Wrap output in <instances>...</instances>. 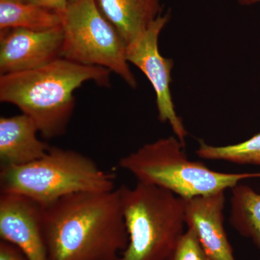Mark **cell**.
<instances>
[{"label": "cell", "instance_id": "6da1fadb", "mask_svg": "<svg viewBox=\"0 0 260 260\" xmlns=\"http://www.w3.org/2000/svg\"><path fill=\"white\" fill-rule=\"evenodd\" d=\"M49 260H118L129 242L119 189L80 192L44 207Z\"/></svg>", "mask_w": 260, "mask_h": 260}, {"label": "cell", "instance_id": "7a4b0ae2", "mask_svg": "<svg viewBox=\"0 0 260 260\" xmlns=\"http://www.w3.org/2000/svg\"><path fill=\"white\" fill-rule=\"evenodd\" d=\"M111 73L102 67L60 57L37 69L0 75V101L30 116L44 139H54L68 129L75 110V90L89 81L107 88Z\"/></svg>", "mask_w": 260, "mask_h": 260}, {"label": "cell", "instance_id": "3957f363", "mask_svg": "<svg viewBox=\"0 0 260 260\" xmlns=\"http://www.w3.org/2000/svg\"><path fill=\"white\" fill-rule=\"evenodd\" d=\"M112 174L73 150L51 147L42 158L21 166L1 167V193L21 194L43 207L68 195L115 189Z\"/></svg>", "mask_w": 260, "mask_h": 260}, {"label": "cell", "instance_id": "277c9868", "mask_svg": "<svg viewBox=\"0 0 260 260\" xmlns=\"http://www.w3.org/2000/svg\"><path fill=\"white\" fill-rule=\"evenodd\" d=\"M119 189L129 242L118 260H165L185 232L184 199L140 181Z\"/></svg>", "mask_w": 260, "mask_h": 260}, {"label": "cell", "instance_id": "5b68a950", "mask_svg": "<svg viewBox=\"0 0 260 260\" xmlns=\"http://www.w3.org/2000/svg\"><path fill=\"white\" fill-rule=\"evenodd\" d=\"M183 147L177 137L160 138L122 157L119 165L138 181L167 189L182 199L225 191L244 179L260 178V172L229 174L211 170L202 162L189 160Z\"/></svg>", "mask_w": 260, "mask_h": 260}, {"label": "cell", "instance_id": "8992f818", "mask_svg": "<svg viewBox=\"0 0 260 260\" xmlns=\"http://www.w3.org/2000/svg\"><path fill=\"white\" fill-rule=\"evenodd\" d=\"M61 15V57L115 73L131 88L138 86L126 56V44L99 10L95 0H73Z\"/></svg>", "mask_w": 260, "mask_h": 260}, {"label": "cell", "instance_id": "52a82bcc", "mask_svg": "<svg viewBox=\"0 0 260 260\" xmlns=\"http://www.w3.org/2000/svg\"><path fill=\"white\" fill-rule=\"evenodd\" d=\"M169 18V13L159 15L139 37L126 45V56L128 62L139 68L152 84L156 94L159 120L170 124L184 146L187 131L176 112L170 89L174 62L162 56L158 49L160 32Z\"/></svg>", "mask_w": 260, "mask_h": 260}, {"label": "cell", "instance_id": "ba28073f", "mask_svg": "<svg viewBox=\"0 0 260 260\" xmlns=\"http://www.w3.org/2000/svg\"><path fill=\"white\" fill-rule=\"evenodd\" d=\"M62 27L47 30H0V74L41 68L61 57Z\"/></svg>", "mask_w": 260, "mask_h": 260}, {"label": "cell", "instance_id": "9c48e42d", "mask_svg": "<svg viewBox=\"0 0 260 260\" xmlns=\"http://www.w3.org/2000/svg\"><path fill=\"white\" fill-rule=\"evenodd\" d=\"M43 212L44 207L28 197L0 195V237L17 246L26 260H49Z\"/></svg>", "mask_w": 260, "mask_h": 260}, {"label": "cell", "instance_id": "30bf717a", "mask_svg": "<svg viewBox=\"0 0 260 260\" xmlns=\"http://www.w3.org/2000/svg\"><path fill=\"white\" fill-rule=\"evenodd\" d=\"M186 225L213 260H236L224 225L225 191L184 199Z\"/></svg>", "mask_w": 260, "mask_h": 260}, {"label": "cell", "instance_id": "8fae6325", "mask_svg": "<svg viewBox=\"0 0 260 260\" xmlns=\"http://www.w3.org/2000/svg\"><path fill=\"white\" fill-rule=\"evenodd\" d=\"M35 121L26 114L0 118L1 167L21 166L42 158L51 146L38 138Z\"/></svg>", "mask_w": 260, "mask_h": 260}, {"label": "cell", "instance_id": "7c38bea8", "mask_svg": "<svg viewBox=\"0 0 260 260\" xmlns=\"http://www.w3.org/2000/svg\"><path fill=\"white\" fill-rule=\"evenodd\" d=\"M99 10L122 38L126 46L161 15L160 0H95Z\"/></svg>", "mask_w": 260, "mask_h": 260}, {"label": "cell", "instance_id": "4fadbf2b", "mask_svg": "<svg viewBox=\"0 0 260 260\" xmlns=\"http://www.w3.org/2000/svg\"><path fill=\"white\" fill-rule=\"evenodd\" d=\"M61 15L22 0H0V30H47L61 26Z\"/></svg>", "mask_w": 260, "mask_h": 260}, {"label": "cell", "instance_id": "5bb4252c", "mask_svg": "<svg viewBox=\"0 0 260 260\" xmlns=\"http://www.w3.org/2000/svg\"><path fill=\"white\" fill-rule=\"evenodd\" d=\"M231 189L230 223L260 251V194L240 183Z\"/></svg>", "mask_w": 260, "mask_h": 260}, {"label": "cell", "instance_id": "9a60e30c", "mask_svg": "<svg viewBox=\"0 0 260 260\" xmlns=\"http://www.w3.org/2000/svg\"><path fill=\"white\" fill-rule=\"evenodd\" d=\"M196 153L208 160L260 166V133L242 143L225 146H213L200 141Z\"/></svg>", "mask_w": 260, "mask_h": 260}, {"label": "cell", "instance_id": "2e32d148", "mask_svg": "<svg viewBox=\"0 0 260 260\" xmlns=\"http://www.w3.org/2000/svg\"><path fill=\"white\" fill-rule=\"evenodd\" d=\"M165 260H213L207 254L196 234L191 229L181 236L177 245Z\"/></svg>", "mask_w": 260, "mask_h": 260}, {"label": "cell", "instance_id": "e0dca14e", "mask_svg": "<svg viewBox=\"0 0 260 260\" xmlns=\"http://www.w3.org/2000/svg\"><path fill=\"white\" fill-rule=\"evenodd\" d=\"M22 1L56 12L60 15L64 13L69 4V0H22Z\"/></svg>", "mask_w": 260, "mask_h": 260}, {"label": "cell", "instance_id": "ac0fdd59", "mask_svg": "<svg viewBox=\"0 0 260 260\" xmlns=\"http://www.w3.org/2000/svg\"><path fill=\"white\" fill-rule=\"evenodd\" d=\"M0 260H26L22 251L9 242H0Z\"/></svg>", "mask_w": 260, "mask_h": 260}, {"label": "cell", "instance_id": "d6986e66", "mask_svg": "<svg viewBox=\"0 0 260 260\" xmlns=\"http://www.w3.org/2000/svg\"><path fill=\"white\" fill-rule=\"evenodd\" d=\"M238 2L242 5H251L260 3V0H238Z\"/></svg>", "mask_w": 260, "mask_h": 260}, {"label": "cell", "instance_id": "ffe728a7", "mask_svg": "<svg viewBox=\"0 0 260 260\" xmlns=\"http://www.w3.org/2000/svg\"><path fill=\"white\" fill-rule=\"evenodd\" d=\"M70 1H73V0H69V2H70Z\"/></svg>", "mask_w": 260, "mask_h": 260}]
</instances>
